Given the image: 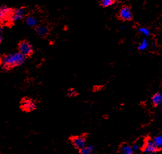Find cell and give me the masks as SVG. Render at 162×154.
Masks as SVG:
<instances>
[{
  "mask_svg": "<svg viewBox=\"0 0 162 154\" xmlns=\"http://www.w3.org/2000/svg\"><path fill=\"white\" fill-rule=\"evenodd\" d=\"M26 57L21 53L14 52L6 55L1 59V67L3 70H9L22 65L26 61Z\"/></svg>",
  "mask_w": 162,
  "mask_h": 154,
  "instance_id": "1",
  "label": "cell"
},
{
  "mask_svg": "<svg viewBox=\"0 0 162 154\" xmlns=\"http://www.w3.org/2000/svg\"><path fill=\"white\" fill-rule=\"evenodd\" d=\"M117 18L118 20H122V21L124 22L133 20V13H132L131 7L126 5L122 6L120 11H118Z\"/></svg>",
  "mask_w": 162,
  "mask_h": 154,
  "instance_id": "2",
  "label": "cell"
},
{
  "mask_svg": "<svg viewBox=\"0 0 162 154\" xmlns=\"http://www.w3.org/2000/svg\"><path fill=\"white\" fill-rule=\"evenodd\" d=\"M19 52L25 57L30 56L33 53V47L28 41H22L19 45Z\"/></svg>",
  "mask_w": 162,
  "mask_h": 154,
  "instance_id": "3",
  "label": "cell"
},
{
  "mask_svg": "<svg viewBox=\"0 0 162 154\" xmlns=\"http://www.w3.org/2000/svg\"><path fill=\"white\" fill-rule=\"evenodd\" d=\"M70 141L73 146L79 150L86 146V138L84 136H75L70 138Z\"/></svg>",
  "mask_w": 162,
  "mask_h": 154,
  "instance_id": "4",
  "label": "cell"
},
{
  "mask_svg": "<svg viewBox=\"0 0 162 154\" xmlns=\"http://www.w3.org/2000/svg\"><path fill=\"white\" fill-rule=\"evenodd\" d=\"M159 148L156 146V145L153 141V140L148 139L145 142V146L143 148L142 150L145 153H156L159 151Z\"/></svg>",
  "mask_w": 162,
  "mask_h": 154,
  "instance_id": "5",
  "label": "cell"
},
{
  "mask_svg": "<svg viewBox=\"0 0 162 154\" xmlns=\"http://www.w3.org/2000/svg\"><path fill=\"white\" fill-rule=\"evenodd\" d=\"M36 103L30 99H25L21 103V108L25 111H32L36 109Z\"/></svg>",
  "mask_w": 162,
  "mask_h": 154,
  "instance_id": "6",
  "label": "cell"
},
{
  "mask_svg": "<svg viewBox=\"0 0 162 154\" xmlns=\"http://www.w3.org/2000/svg\"><path fill=\"white\" fill-rule=\"evenodd\" d=\"M25 15V9L24 8H19L12 11L10 16V20L12 22H16L21 20L24 18Z\"/></svg>",
  "mask_w": 162,
  "mask_h": 154,
  "instance_id": "7",
  "label": "cell"
},
{
  "mask_svg": "<svg viewBox=\"0 0 162 154\" xmlns=\"http://www.w3.org/2000/svg\"><path fill=\"white\" fill-rule=\"evenodd\" d=\"M12 11L11 9L5 6L0 7V21L9 19Z\"/></svg>",
  "mask_w": 162,
  "mask_h": 154,
  "instance_id": "8",
  "label": "cell"
},
{
  "mask_svg": "<svg viewBox=\"0 0 162 154\" xmlns=\"http://www.w3.org/2000/svg\"><path fill=\"white\" fill-rule=\"evenodd\" d=\"M152 103L154 107H159L162 105V94L157 92L152 96Z\"/></svg>",
  "mask_w": 162,
  "mask_h": 154,
  "instance_id": "9",
  "label": "cell"
},
{
  "mask_svg": "<svg viewBox=\"0 0 162 154\" xmlns=\"http://www.w3.org/2000/svg\"><path fill=\"white\" fill-rule=\"evenodd\" d=\"M36 32L39 36H42V37H45L49 33V29L44 25H39V26H36Z\"/></svg>",
  "mask_w": 162,
  "mask_h": 154,
  "instance_id": "10",
  "label": "cell"
},
{
  "mask_svg": "<svg viewBox=\"0 0 162 154\" xmlns=\"http://www.w3.org/2000/svg\"><path fill=\"white\" fill-rule=\"evenodd\" d=\"M94 151V147L93 146H85L79 150L81 154H91Z\"/></svg>",
  "mask_w": 162,
  "mask_h": 154,
  "instance_id": "11",
  "label": "cell"
},
{
  "mask_svg": "<svg viewBox=\"0 0 162 154\" xmlns=\"http://www.w3.org/2000/svg\"><path fill=\"white\" fill-rule=\"evenodd\" d=\"M116 0H100V5L102 7L106 8L115 4Z\"/></svg>",
  "mask_w": 162,
  "mask_h": 154,
  "instance_id": "12",
  "label": "cell"
},
{
  "mask_svg": "<svg viewBox=\"0 0 162 154\" xmlns=\"http://www.w3.org/2000/svg\"><path fill=\"white\" fill-rule=\"evenodd\" d=\"M26 22L27 25H28L29 26H35L38 24V20L36 18L32 16H30V17H27L26 20Z\"/></svg>",
  "mask_w": 162,
  "mask_h": 154,
  "instance_id": "13",
  "label": "cell"
},
{
  "mask_svg": "<svg viewBox=\"0 0 162 154\" xmlns=\"http://www.w3.org/2000/svg\"><path fill=\"white\" fill-rule=\"evenodd\" d=\"M121 152L125 154H132L133 153V148L129 145H124L121 148Z\"/></svg>",
  "mask_w": 162,
  "mask_h": 154,
  "instance_id": "14",
  "label": "cell"
},
{
  "mask_svg": "<svg viewBox=\"0 0 162 154\" xmlns=\"http://www.w3.org/2000/svg\"><path fill=\"white\" fill-rule=\"evenodd\" d=\"M153 141H154L157 148L161 149V147L162 146V136H157L155 137L153 139Z\"/></svg>",
  "mask_w": 162,
  "mask_h": 154,
  "instance_id": "15",
  "label": "cell"
},
{
  "mask_svg": "<svg viewBox=\"0 0 162 154\" xmlns=\"http://www.w3.org/2000/svg\"><path fill=\"white\" fill-rule=\"evenodd\" d=\"M67 95L68 96H70V97H76V96L77 95V92L76 90L70 88L67 91Z\"/></svg>",
  "mask_w": 162,
  "mask_h": 154,
  "instance_id": "16",
  "label": "cell"
},
{
  "mask_svg": "<svg viewBox=\"0 0 162 154\" xmlns=\"http://www.w3.org/2000/svg\"><path fill=\"white\" fill-rule=\"evenodd\" d=\"M147 43L146 41H143V42H142L140 43V46H139V49L140 50H144V49H145L146 47H147Z\"/></svg>",
  "mask_w": 162,
  "mask_h": 154,
  "instance_id": "17",
  "label": "cell"
},
{
  "mask_svg": "<svg viewBox=\"0 0 162 154\" xmlns=\"http://www.w3.org/2000/svg\"><path fill=\"white\" fill-rule=\"evenodd\" d=\"M3 40V30L0 27V43Z\"/></svg>",
  "mask_w": 162,
  "mask_h": 154,
  "instance_id": "18",
  "label": "cell"
},
{
  "mask_svg": "<svg viewBox=\"0 0 162 154\" xmlns=\"http://www.w3.org/2000/svg\"><path fill=\"white\" fill-rule=\"evenodd\" d=\"M141 31L143 32V33H145L146 34H148V31H147V30H145V29H143H143H142V30H141Z\"/></svg>",
  "mask_w": 162,
  "mask_h": 154,
  "instance_id": "19",
  "label": "cell"
},
{
  "mask_svg": "<svg viewBox=\"0 0 162 154\" xmlns=\"http://www.w3.org/2000/svg\"><path fill=\"white\" fill-rule=\"evenodd\" d=\"M161 149H162V146H161Z\"/></svg>",
  "mask_w": 162,
  "mask_h": 154,
  "instance_id": "20",
  "label": "cell"
}]
</instances>
